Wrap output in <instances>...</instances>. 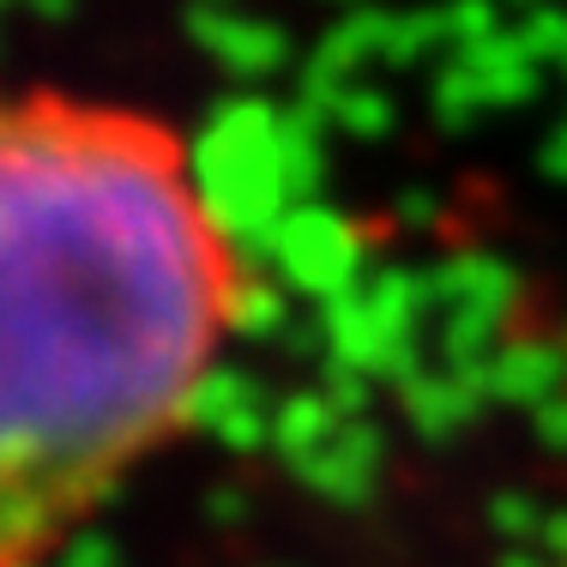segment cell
I'll return each mask as SVG.
<instances>
[{"instance_id":"30bf717a","label":"cell","mask_w":567,"mask_h":567,"mask_svg":"<svg viewBox=\"0 0 567 567\" xmlns=\"http://www.w3.org/2000/svg\"><path fill=\"white\" fill-rule=\"evenodd\" d=\"M399 404H404V416H411V429L423 441H447V435H458V429L483 411V393L458 369L435 362V369L411 374V381L399 386Z\"/></svg>"},{"instance_id":"4dcf8cb0","label":"cell","mask_w":567,"mask_h":567,"mask_svg":"<svg viewBox=\"0 0 567 567\" xmlns=\"http://www.w3.org/2000/svg\"><path fill=\"white\" fill-rule=\"evenodd\" d=\"M332 7H350V0H332Z\"/></svg>"},{"instance_id":"6da1fadb","label":"cell","mask_w":567,"mask_h":567,"mask_svg":"<svg viewBox=\"0 0 567 567\" xmlns=\"http://www.w3.org/2000/svg\"><path fill=\"white\" fill-rule=\"evenodd\" d=\"M236 254L152 121L24 103L7 115V483L61 513L115 471L212 369Z\"/></svg>"},{"instance_id":"9c48e42d","label":"cell","mask_w":567,"mask_h":567,"mask_svg":"<svg viewBox=\"0 0 567 567\" xmlns=\"http://www.w3.org/2000/svg\"><path fill=\"white\" fill-rule=\"evenodd\" d=\"M187 37H194L229 79H272L290 66V37L266 19H236V12H224V7H194L187 12Z\"/></svg>"},{"instance_id":"7a4b0ae2","label":"cell","mask_w":567,"mask_h":567,"mask_svg":"<svg viewBox=\"0 0 567 567\" xmlns=\"http://www.w3.org/2000/svg\"><path fill=\"white\" fill-rule=\"evenodd\" d=\"M182 164L206 224L241 266L260 260L284 212L302 206L290 187V164H284V110L254 91L212 103L194 140L182 145Z\"/></svg>"},{"instance_id":"44dd1931","label":"cell","mask_w":567,"mask_h":567,"mask_svg":"<svg viewBox=\"0 0 567 567\" xmlns=\"http://www.w3.org/2000/svg\"><path fill=\"white\" fill-rule=\"evenodd\" d=\"M320 393H327V399L344 411V423H357V416H369V393H374V381H369V374H350V369H327Z\"/></svg>"},{"instance_id":"d6986e66","label":"cell","mask_w":567,"mask_h":567,"mask_svg":"<svg viewBox=\"0 0 567 567\" xmlns=\"http://www.w3.org/2000/svg\"><path fill=\"white\" fill-rule=\"evenodd\" d=\"M502 0H453L447 7V43L453 49H477L489 37H502Z\"/></svg>"},{"instance_id":"ffe728a7","label":"cell","mask_w":567,"mask_h":567,"mask_svg":"<svg viewBox=\"0 0 567 567\" xmlns=\"http://www.w3.org/2000/svg\"><path fill=\"white\" fill-rule=\"evenodd\" d=\"M489 519H495V532H502L507 544H537V537H544V525H549V513L537 507L532 495H495Z\"/></svg>"},{"instance_id":"277c9868","label":"cell","mask_w":567,"mask_h":567,"mask_svg":"<svg viewBox=\"0 0 567 567\" xmlns=\"http://www.w3.org/2000/svg\"><path fill=\"white\" fill-rule=\"evenodd\" d=\"M320 350H327V369H350L369 374V381H393L404 386L411 374H423V339L416 332H399L381 308L369 302V290H350L339 302H320Z\"/></svg>"},{"instance_id":"f546056e","label":"cell","mask_w":567,"mask_h":567,"mask_svg":"<svg viewBox=\"0 0 567 567\" xmlns=\"http://www.w3.org/2000/svg\"><path fill=\"white\" fill-rule=\"evenodd\" d=\"M199 7H224V0H199Z\"/></svg>"},{"instance_id":"cb8c5ba5","label":"cell","mask_w":567,"mask_h":567,"mask_svg":"<svg viewBox=\"0 0 567 567\" xmlns=\"http://www.w3.org/2000/svg\"><path fill=\"white\" fill-rule=\"evenodd\" d=\"M537 549H544L556 567H567V507L549 513V525H544V537H537Z\"/></svg>"},{"instance_id":"9a60e30c","label":"cell","mask_w":567,"mask_h":567,"mask_svg":"<svg viewBox=\"0 0 567 567\" xmlns=\"http://www.w3.org/2000/svg\"><path fill=\"white\" fill-rule=\"evenodd\" d=\"M429 110H435V121H441V127H447V133H465L471 121L483 115L477 79H471V66L458 61V55H453V61H447V66H441V73H435V85H429Z\"/></svg>"},{"instance_id":"8fae6325","label":"cell","mask_w":567,"mask_h":567,"mask_svg":"<svg viewBox=\"0 0 567 567\" xmlns=\"http://www.w3.org/2000/svg\"><path fill=\"white\" fill-rule=\"evenodd\" d=\"M458 61L471 66V79H477V97H483V110H513V103H532L537 97V61L525 55V43L513 31L502 37H489V43H477V49H458Z\"/></svg>"},{"instance_id":"484cf974","label":"cell","mask_w":567,"mask_h":567,"mask_svg":"<svg viewBox=\"0 0 567 567\" xmlns=\"http://www.w3.org/2000/svg\"><path fill=\"white\" fill-rule=\"evenodd\" d=\"M212 519H218V525H236L241 519V513H248V495H236V489H212Z\"/></svg>"},{"instance_id":"4fadbf2b","label":"cell","mask_w":567,"mask_h":567,"mask_svg":"<svg viewBox=\"0 0 567 567\" xmlns=\"http://www.w3.org/2000/svg\"><path fill=\"white\" fill-rule=\"evenodd\" d=\"M284 327H290L284 284L272 272L241 266V272L229 278V296H224V332H236V339H278Z\"/></svg>"},{"instance_id":"5b68a950","label":"cell","mask_w":567,"mask_h":567,"mask_svg":"<svg viewBox=\"0 0 567 567\" xmlns=\"http://www.w3.org/2000/svg\"><path fill=\"white\" fill-rule=\"evenodd\" d=\"M471 386L483 404H513V411H544L567 393V344L549 339H502L483 362H465Z\"/></svg>"},{"instance_id":"2e32d148","label":"cell","mask_w":567,"mask_h":567,"mask_svg":"<svg viewBox=\"0 0 567 567\" xmlns=\"http://www.w3.org/2000/svg\"><path fill=\"white\" fill-rule=\"evenodd\" d=\"M447 43V12H393V37H386V66H416L423 55Z\"/></svg>"},{"instance_id":"8992f818","label":"cell","mask_w":567,"mask_h":567,"mask_svg":"<svg viewBox=\"0 0 567 567\" xmlns=\"http://www.w3.org/2000/svg\"><path fill=\"white\" fill-rule=\"evenodd\" d=\"M423 278H429L435 320H495V327H507L513 308H519V272L502 254L458 248L447 260L423 266Z\"/></svg>"},{"instance_id":"7402d4cb","label":"cell","mask_w":567,"mask_h":567,"mask_svg":"<svg viewBox=\"0 0 567 567\" xmlns=\"http://www.w3.org/2000/svg\"><path fill=\"white\" fill-rule=\"evenodd\" d=\"M49 567H121V561H115V544H110V537L79 532V537H66V544H61V556L49 561Z\"/></svg>"},{"instance_id":"f1b7e54d","label":"cell","mask_w":567,"mask_h":567,"mask_svg":"<svg viewBox=\"0 0 567 567\" xmlns=\"http://www.w3.org/2000/svg\"><path fill=\"white\" fill-rule=\"evenodd\" d=\"M19 7H31L37 19H66V7H73V0H19Z\"/></svg>"},{"instance_id":"d4e9b609","label":"cell","mask_w":567,"mask_h":567,"mask_svg":"<svg viewBox=\"0 0 567 567\" xmlns=\"http://www.w3.org/2000/svg\"><path fill=\"white\" fill-rule=\"evenodd\" d=\"M537 164H544V175H549V182H567V121H561V127L544 140V152H537Z\"/></svg>"},{"instance_id":"e0dca14e","label":"cell","mask_w":567,"mask_h":567,"mask_svg":"<svg viewBox=\"0 0 567 567\" xmlns=\"http://www.w3.org/2000/svg\"><path fill=\"white\" fill-rule=\"evenodd\" d=\"M332 127H344L350 140H386L393 133V97L374 85H350L332 110Z\"/></svg>"},{"instance_id":"ba28073f","label":"cell","mask_w":567,"mask_h":567,"mask_svg":"<svg viewBox=\"0 0 567 567\" xmlns=\"http://www.w3.org/2000/svg\"><path fill=\"white\" fill-rule=\"evenodd\" d=\"M381 471H386V441L369 416H357V423H344L315 458H302L296 477L332 507H362L374 495V483H381Z\"/></svg>"},{"instance_id":"1f68e13d","label":"cell","mask_w":567,"mask_h":567,"mask_svg":"<svg viewBox=\"0 0 567 567\" xmlns=\"http://www.w3.org/2000/svg\"><path fill=\"white\" fill-rule=\"evenodd\" d=\"M561 344H567V332H561Z\"/></svg>"},{"instance_id":"4316f807","label":"cell","mask_w":567,"mask_h":567,"mask_svg":"<svg viewBox=\"0 0 567 567\" xmlns=\"http://www.w3.org/2000/svg\"><path fill=\"white\" fill-rule=\"evenodd\" d=\"M399 218L411 229H429V224H435V199H429V194H404L399 199Z\"/></svg>"},{"instance_id":"603a6c76","label":"cell","mask_w":567,"mask_h":567,"mask_svg":"<svg viewBox=\"0 0 567 567\" xmlns=\"http://www.w3.org/2000/svg\"><path fill=\"white\" fill-rule=\"evenodd\" d=\"M532 423H537V435H544L549 447L567 453V393L556 404H544V411H532Z\"/></svg>"},{"instance_id":"7c38bea8","label":"cell","mask_w":567,"mask_h":567,"mask_svg":"<svg viewBox=\"0 0 567 567\" xmlns=\"http://www.w3.org/2000/svg\"><path fill=\"white\" fill-rule=\"evenodd\" d=\"M339 429H344V411L320 393V386H315V393H290L284 404H272V453L290 471L302 465V458H315L332 435H339Z\"/></svg>"},{"instance_id":"5bb4252c","label":"cell","mask_w":567,"mask_h":567,"mask_svg":"<svg viewBox=\"0 0 567 567\" xmlns=\"http://www.w3.org/2000/svg\"><path fill=\"white\" fill-rule=\"evenodd\" d=\"M386 37H393V12H369V7H350L327 37H320L315 61L339 66L344 79H357L362 61H381L386 55Z\"/></svg>"},{"instance_id":"52a82bcc","label":"cell","mask_w":567,"mask_h":567,"mask_svg":"<svg viewBox=\"0 0 567 567\" xmlns=\"http://www.w3.org/2000/svg\"><path fill=\"white\" fill-rule=\"evenodd\" d=\"M182 429H199V435L224 441L229 453H254V447H272V404L260 399V386L241 369L212 362L199 374V386L187 393Z\"/></svg>"},{"instance_id":"ac0fdd59","label":"cell","mask_w":567,"mask_h":567,"mask_svg":"<svg viewBox=\"0 0 567 567\" xmlns=\"http://www.w3.org/2000/svg\"><path fill=\"white\" fill-rule=\"evenodd\" d=\"M513 37L525 43V55H532L537 66H556V73H567V12L561 7L525 12V19L513 24Z\"/></svg>"},{"instance_id":"3957f363","label":"cell","mask_w":567,"mask_h":567,"mask_svg":"<svg viewBox=\"0 0 567 567\" xmlns=\"http://www.w3.org/2000/svg\"><path fill=\"white\" fill-rule=\"evenodd\" d=\"M254 272H272L284 290L308 296L320 308V302H339V296L362 290L374 266H369V241H362L357 224L339 218L332 206H320V199H302L266 236Z\"/></svg>"},{"instance_id":"83f0119b","label":"cell","mask_w":567,"mask_h":567,"mask_svg":"<svg viewBox=\"0 0 567 567\" xmlns=\"http://www.w3.org/2000/svg\"><path fill=\"white\" fill-rule=\"evenodd\" d=\"M495 567H556V561H549L537 544H507V556L495 561Z\"/></svg>"}]
</instances>
